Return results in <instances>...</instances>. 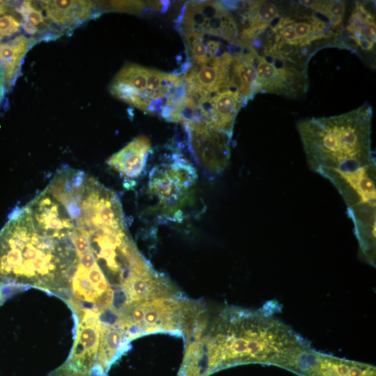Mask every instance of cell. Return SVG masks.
Listing matches in <instances>:
<instances>
[{
  "label": "cell",
  "mask_w": 376,
  "mask_h": 376,
  "mask_svg": "<svg viewBox=\"0 0 376 376\" xmlns=\"http://www.w3.org/2000/svg\"><path fill=\"white\" fill-rule=\"evenodd\" d=\"M214 372L246 363L281 368L308 341L265 310L226 308L219 315L206 340Z\"/></svg>",
  "instance_id": "cell-1"
},
{
  "label": "cell",
  "mask_w": 376,
  "mask_h": 376,
  "mask_svg": "<svg viewBox=\"0 0 376 376\" xmlns=\"http://www.w3.org/2000/svg\"><path fill=\"white\" fill-rule=\"evenodd\" d=\"M70 263L62 245L15 210L0 230V284L68 295Z\"/></svg>",
  "instance_id": "cell-2"
},
{
  "label": "cell",
  "mask_w": 376,
  "mask_h": 376,
  "mask_svg": "<svg viewBox=\"0 0 376 376\" xmlns=\"http://www.w3.org/2000/svg\"><path fill=\"white\" fill-rule=\"evenodd\" d=\"M372 107L364 103L338 116L300 120L297 128L308 166L321 169L375 162L371 150Z\"/></svg>",
  "instance_id": "cell-3"
},
{
  "label": "cell",
  "mask_w": 376,
  "mask_h": 376,
  "mask_svg": "<svg viewBox=\"0 0 376 376\" xmlns=\"http://www.w3.org/2000/svg\"><path fill=\"white\" fill-rule=\"evenodd\" d=\"M180 77L136 64H127L110 84L116 97L150 113H159L165 100Z\"/></svg>",
  "instance_id": "cell-4"
},
{
  "label": "cell",
  "mask_w": 376,
  "mask_h": 376,
  "mask_svg": "<svg viewBox=\"0 0 376 376\" xmlns=\"http://www.w3.org/2000/svg\"><path fill=\"white\" fill-rule=\"evenodd\" d=\"M177 28L219 36L236 44L238 29L224 2L214 1H189L176 20Z\"/></svg>",
  "instance_id": "cell-5"
},
{
  "label": "cell",
  "mask_w": 376,
  "mask_h": 376,
  "mask_svg": "<svg viewBox=\"0 0 376 376\" xmlns=\"http://www.w3.org/2000/svg\"><path fill=\"white\" fill-rule=\"evenodd\" d=\"M282 368L298 376H376L375 366L322 353L306 345L290 357Z\"/></svg>",
  "instance_id": "cell-6"
},
{
  "label": "cell",
  "mask_w": 376,
  "mask_h": 376,
  "mask_svg": "<svg viewBox=\"0 0 376 376\" xmlns=\"http://www.w3.org/2000/svg\"><path fill=\"white\" fill-rule=\"evenodd\" d=\"M267 56L273 58H267L258 54L256 57L258 93L295 97L306 91V68L295 67V61L292 58Z\"/></svg>",
  "instance_id": "cell-7"
},
{
  "label": "cell",
  "mask_w": 376,
  "mask_h": 376,
  "mask_svg": "<svg viewBox=\"0 0 376 376\" xmlns=\"http://www.w3.org/2000/svg\"><path fill=\"white\" fill-rule=\"evenodd\" d=\"M318 173L328 179L343 198L347 209L375 205V162L363 165H348L321 169Z\"/></svg>",
  "instance_id": "cell-8"
},
{
  "label": "cell",
  "mask_w": 376,
  "mask_h": 376,
  "mask_svg": "<svg viewBox=\"0 0 376 376\" xmlns=\"http://www.w3.org/2000/svg\"><path fill=\"white\" fill-rule=\"evenodd\" d=\"M190 148L202 167L212 173H219L230 158L231 135L202 123L185 124Z\"/></svg>",
  "instance_id": "cell-9"
},
{
  "label": "cell",
  "mask_w": 376,
  "mask_h": 376,
  "mask_svg": "<svg viewBox=\"0 0 376 376\" xmlns=\"http://www.w3.org/2000/svg\"><path fill=\"white\" fill-rule=\"evenodd\" d=\"M196 178L191 164L177 157L171 164L157 166L152 171L149 189L162 203L171 206L181 201Z\"/></svg>",
  "instance_id": "cell-10"
},
{
  "label": "cell",
  "mask_w": 376,
  "mask_h": 376,
  "mask_svg": "<svg viewBox=\"0 0 376 376\" xmlns=\"http://www.w3.org/2000/svg\"><path fill=\"white\" fill-rule=\"evenodd\" d=\"M46 17L63 34H70L101 14L100 3L91 1H40Z\"/></svg>",
  "instance_id": "cell-11"
},
{
  "label": "cell",
  "mask_w": 376,
  "mask_h": 376,
  "mask_svg": "<svg viewBox=\"0 0 376 376\" xmlns=\"http://www.w3.org/2000/svg\"><path fill=\"white\" fill-rule=\"evenodd\" d=\"M233 54L225 52L205 64L191 65L183 76L186 84L207 94L230 89Z\"/></svg>",
  "instance_id": "cell-12"
},
{
  "label": "cell",
  "mask_w": 376,
  "mask_h": 376,
  "mask_svg": "<svg viewBox=\"0 0 376 376\" xmlns=\"http://www.w3.org/2000/svg\"><path fill=\"white\" fill-rule=\"evenodd\" d=\"M242 50L233 54L230 89L237 91L244 104L258 93L256 61L258 52L249 45L241 44Z\"/></svg>",
  "instance_id": "cell-13"
},
{
  "label": "cell",
  "mask_w": 376,
  "mask_h": 376,
  "mask_svg": "<svg viewBox=\"0 0 376 376\" xmlns=\"http://www.w3.org/2000/svg\"><path fill=\"white\" fill-rule=\"evenodd\" d=\"M14 9L20 18L22 29L38 42L54 40L63 35L46 17L39 1H14Z\"/></svg>",
  "instance_id": "cell-14"
},
{
  "label": "cell",
  "mask_w": 376,
  "mask_h": 376,
  "mask_svg": "<svg viewBox=\"0 0 376 376\" xmlns=\"http://www.w3.org/2000/svg\"><path fill=\"white\" fill-rule=\"evenodd\" d=\"M122 294L125 301L123 310L134 304L169 297L171 288L164 279L150 270L130 277L123 285Z\"/></svg>",
  "instance_id": "cell-15"
},
{
  "label": "cell",
  "mask_w": 376,
  "mask_h": 376,
  "mask_svg": "<svg viewBox=\"0 0 376 376\" xmlns=\"http://www.w3.org/2000/svg\"><path fill=\"white\" fill-rule=\"evenodd\" d=\"M150 142L146 136L134 138L107 160L109 166L121 175L133 179L140 176L146 165Z\"/></svg>",
  "instance_id": "cell-16"
},
{
  "label": "cell",
  "mask_w": 376,
  "mask_h": 376,
  "mask_svg": "<svg viewBox=\"0 0 376 376\" xmlns=\"http://www.w3.org/2000/svg\"><path fill=\"white\" fill-rule=\"evenodd\" d=\"M244 105L239 93L233 89L212 94L210 107V125L232 136L235 119Z\"/></svg>",
  "instance_id": "cell-17"
},
{
  "label": "cell",
  "mask_w": 376,
  "mask_h": 376,
  "mask_svg": "<svg viewBox=\"0 0 376 376\" xmlns=\"http://www.w3.org/2000/svg\"><path fill=\"white\" fill-rule=\"evenodd\" d=\"M375 205L347 209L352 219L359 249L364 258L375 265Z\"/></svg>",
  "instance_id": "cell-18"
},
{
  "label": "cell",
  "mask_w": 376,
  "mask_h": 376,
  "mask_svg": "<svg viewBox=\"0 0 376 376\" xmlns=\"http://www.w3.org/2000/svg\"><path fill=\"white\" fill-rule=\"evenodd\" d=\"M37 42L35 38L24 35L0 42V65L5 70L8 89L18 78L26 54Z\"/></svg>",
  "instance_id": "cell-19"
},
{
  "label": "cell",
  "mask_w": 376,
  "mask_h": 376,
  "mask_svg": "<svg viewBox=\"0 0 376 376\" xmlns=\"http://www.w3.org/2000/svg\"><path fill=\"white\" fill-rule=\"evenodd\" d=\"M347 30L363 49H373L375 42V18L364 7L357 5L348 22Z\"/></svg>",
  "instance_id": "cell-20"
},
{
  "label": "cell",
  "mask_w": 376,
  "mask_h": 376,
  "mask_svg": "<svg viewBox=\"0 0 376 376\" xmlns=\"http://www.w3.org/2000/svg\"><path fill=\"white\" fill-rule=\"evenodd\" d=\"M192 65L207 63L218 56L220 44L213 40H206L205 34L191 31H181Z\"/></svg>",
  "instance_id": "cell-21"
},
{
  "label": "cell",
  "mask_w": 376,
  "mask_h": 376,
  "mask_svg": "<svg viewBox=\"0 0 376 376\" xmlns=\"http://www.w3.org/2000/svg\"><path fill=\"white\" fill-rule=\"evenodd\" d=\"M311 10L324 15L331 25L338 26L345 15V2L344 1H314Z\"/></svg>",
  "instance_id": "cell-22"
},
{
  "label": "cell",
  "mask_w": 376,
  "mask_h": 376,
  "mask_svg": "<svg viewBox=\"0 0 376 376\" xmlns=\"http://www.w3.org/2000/svg\"><path fill=\"white\" fill-rule=\"evenodd\" d=\"M21 29L20 18L14 6L12 10L0 15V42L18 36Z\"/></svg>",
  "instance_id": "cell-23"
},
{
  "label": "cell",
  "mask_w": 376,
  "mask_h": 376,
  "mask_svg": "<svg viewBox=\"0 0 376 376\" xmlns=\"http://www.w3.org/2000/svg\"><path fill=\"white\" fill-rule=\"evenodd\" d=\"M109 5L111 6V8H115L122 11L139 13L143 11L152 8L150 6V1H148V3L143 1H111Z\"/></svg>",
  "instance_id": "cell-24"
},
{
  "label": "cell",
  "mask_w": 376,
  "mask_h": 376,
  "mask_svg": "<svg viewBox=\"0 0 376 376\" xmlns=\"http://www.w3.org/2000/svg\"><path fill=\"white\" fill-rule=\"evenodd\" d=\"M8 90L5 70L0 65V106L3 102L6 94Z\"/></svg>",
  "instance_id": "cell-25"
},
{
  "label": "cell",
  "mask_w": 376,
  "mask_h": 376,
  "mask_svg": "<svg viewBox=\"0 0 376 376\" xmlns=\"http://www.w3.org/2000/svg\"><path fill=\"white\" fill-rule=\"evenodd\" d=\"M13 6L14 1H0V15L12 10Z\"/></svg>",
  "instance_id": "cell-26"
},
{
  "label": "cell",
  "mask_w": 376,
  "mask_h": 376,
  "mask_svg": "<svg viewBox=\"0 0 376 376\" xmlns=\"http://www.w3.org/2000/svg\"><path fill=\"white\" fill-rule=\"evenodd\" d=\"M8 287H9V285L0 284V304L3 302V301L8 295V290H4V289L7 288Z\"/></svg>",
  "instance_id": "cell-27"
}]
</instances>
